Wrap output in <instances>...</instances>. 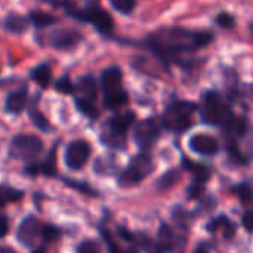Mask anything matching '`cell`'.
Instances as JSON below:
<instances>
[{
  "mask_svg": "<svg viewBox=\"0 0 253 253\" xmlns=\"http://www.w3.org/2000/svg\"><path fill=\"white\" fill-rule=\"evenodd\" d=\"M194 112H195V104L188 101H177L166 110L163 122L166 125V128L180 133L188 130L192 125Z\"/></svg>",
  "mask_w": 253,
  "mask_h": 253,
  "instance_id": "obj_1",
  "label": "cell"
},
{
  "mask_svg": "<svg viewBox=\"0 0 253 253\" xmlns=\"http://www.w3.org/2000/svg\"><path fill=\"white\" fill-rule=\"evenodd\" d=\"M201 118L211 125H228L232 121V113L216 92H207L203 101Z\"/></svg>",
  "mask_w": 253,
  "mask_h": 253,
  "instance_id": "obj_2",
  "label": "cell"
},
{
  "mask_svg": "<svg viewBox=\"0 0 253 253\" xmlns=\"http://www.w3.org/2000/svg\"><path fill=\"white\" fill-rule=\"evenodd\" d=\"M155 43L160 51L163 52H179L197 46L195 43V33H188L185 30H167L161 36L155 39Z\"/></svg>",
  "mask_w": 253,
  "mask_h": 253,
  "instance_id": "obj_3",
  "label": "cell"
},
{
  "mask_svg": "<svg viewBox=\"0 0 253 253\" xmlns=\"http://www.w3.org/2000/svg\"><path fill=\"white\" fill-rule=\"evenodd\" d=\"M154 170V163L148 155H137L121 174L119 183L122 186H133L140 183Z\"/></svg>",
  "mask_w": 253,
  "mask_h": 253,
  "instance_id": "obj_4",
  "label": "cell"
},
{
  "mask_svg": "<svg viewBox=\"0 0 253 253\" xmlns=\"http://www.w3.org/2000/svg\"><path fill=\"white\" fill-rule=\"evenodd\" d=\"M18 240L29 247H38L46 241V225H43L36 217H27L21 222L18 228Z\"/></svg>",
  "mask_w": 253,
  "mask_h": 253,
  "instance_id": "obj_5",
  "label": "cell"
},
{
  "mask_svg": "<svg viewBox=\"0 0 253 253\" xmlns=\"http://www.w3.org/2000/svg\"><path fill=\"white\" fill-rule=\"evenodd\" d=\"M76 89V103L81 112L89 116L97 115V109L94 107L95 98H97V84L92 78L86 76L82 78L78 84Z\"/></svg>",
  "mask_w": 253,
  "mask_h": 253,
  "instance_id": "obj_6",
  "label": "cell"
},
{
  "mask_svg": "<svg viewBox=\"0 0 253 253\" xmlns=\"http://www.w3.org/2000/svg\"><path fill=\"white\" fill-rule=\"evenodd\" d=\"M43 143L36 136L21 134L11 143V154L18 160H33L42 152Z\"/></svg>",
  "mask_w": 253,
  "mask_h": 253,
  "instance_id": "obj_7",
  "label": "cell"
},
{
  "mask_svg": "<svg viewBox=\"0 0 253 253\" xmlns=\"http://www.w3.org/2000/svg\"><path fill=\"white\" fill-rule=\"evenodd\" d=\"M134 142L142 149H149L160 137V125L155 119H146L140 121L134 126Z\"/></svg>",
  "mask_w": 253,
  "mask_h": 253,
  "instance_id": "obj_8",
  "label": "cell"
},
{
  "mask_svg": "<svg viewBox=\"0 0 253 253\" xmlns=\"http://www.w3.org/2000/svg\"><path fill=\"white\" fill-rule=\"evenodd\" d=\"M89 155H91L89 143L84 142V140H76V142L69 145L64 160H66V164H67L69 169L79 170L88 163Z\"/></svg>",
  "mask_w": 253,
  "mask_h": 253,
  "instance_id": "obj_9",
  "label": "cell"
},
{
  "mask_svg": "<svg viewBox=\"0 0 253 253\" xmlns=\"http://www.w3.org/2000/svg\"><path fill=\"white\" fill-rule=\"evenodd\" d=\"M69 12H70V15H73L79 20L91 21L101 33H109L113 27L112 18L104 11H101L98 8H88L85 11H78V9L72 8Z\"/></svg>",
  "mask_w": 253,
  "mask_h": 253,
  "instance_id": "obj_10",
  "label": "cell"
},
{
  "mask_svg": "<svg viewBox=\"0 0 253 253\" xmlns=\"http://www.w3.org/2000/svg\"><path fill=\"white\" fill-rule=\"evenodd\" d=\"M189 146L194 152L200 154V155H214L219 151V143L214 137L207 136V134H197L191 139Z\"/></svg>",
  "mask_w": 253,
  "mask_h": 253,
  "instance_id": "obj_11",
  "label": "cell"
},
{
  "mask_svg": "<svg viewBox=\"0 0 253 253\" xmlns=\"http://www.w3.org/2000/svg\"><path fill=\"white\" fill-rule=\"evenodd\" d=\"M134 122V115L126 112V113H119L113 116L109 122V136H116V137H124L125 133L130 130V126ZM124 140V139H122Z\"/></svg>",
  "mask_w": 253,
  "mask_h": 253,
  "instance_id": "obj_12",
  "label": "cell"
},
{
  "mask_svg": "<svg viewBox=\"0 0 253 253\" xmlns=\"http://www.w3.org/2000/svg\"><path fill=\"white\" fill-rule=\"evenodd\" d=\"M122 84V72L119 67H110L103 72L101 75V85L104 92L119 89Z\"/></svg>",
  "mask_w": 253,
  "mask_h": 253,
  "instance_id": "obj_13",
  "label": "cell"
},
{
  "mask_svg": "<svg viewBox=\"0 0 253 253\" xmlns=\"http://www.w3.org/2000/svg\"><path fill=\"white\" fill-rule=\"evenodd\" d=\"M81 41V36L75 32H57L51 38V43L58 49L73 48Z\"/></svg>",
  "mask_w": 253,
  "mask_h": 253,
  "instance_id": "obj_14",
  "label": "cell"
},
{
  "mask_svg": "<svg viewBox=\"0 0 253 253\" xmlns=\"http://www.w3.org/2000/svg\"><path fill=\"white\" fill-rule=\"evenodd\" d=\"M207 229L210 232H217L220 231L222 235L226 238V240H231L234 235H235V225H232V222L225 217V216H220L214 220H211L209 225H207Z\"/></svg>",
  "mask_w": 253,
  "mask_h": 253,
  "instance_id": "obj_15",
  "label": "cell"
},
{
  "mask_svg": "<svg viewBox=\"0 0 253 253\" xmlns=\"http://www.w3.org/2000/svg\"><path fill=\"white\" fill-rule=\"evenodd\" d=\"M26 103H27V91L20 89V91L9 94L6 100V109L11 113H21L26 107Z\"/></svg>",
  "mask_w": 253,
  "mask_h": 253,
  "instance_id": "obj_16",
  "label": "cell"
},
{
  "mask_svg": "<svg viewBox=\"0 0 253 253\" xmlns=\"http://www.w3.org/2000/svg\"><path fill=\"white\" fill-rule=\"evenodd\" d=\"M106 97H104V106L109 107V109H119L122 106L126 104L128 101V95L126 92L119 88V89H115V91H109V92H104Z\"/></svg>",
  "mask_w": 253,
  "mask_h": 253,
  "instance_id": "obj_17",
  "label": "cell"
},
{
  "mask_svg": "<svg viewBox=\"0 0 253 253\" xmlns=\"http://www.w3.org/2000/svg\"><path fill=\"white\" fill-rule=\"evenodd\" d=\"M32 78L43 88H46L51 82V78H52V73H51V67L46 66V64H41L38 66L36 69H33L32 72Z\"/></svg>",
  "mask_w": 253,
  "mask_h": 253,
  "instance_id": "obj_18",
  "label": "cell"
},
{
  "mask_svg": "<svg viewBox=\"0 0 253 253\" xmlns=\"http://www.w3.org/2000/svg\"><path fill=\"white\" fill-rule=\"evenodd\" d=\"M185 167L189 170V171H192V174H194V177H195V180L198 182V183H204L206 180H209V177H210V171H209V169L207 167H204V166H201V164H195V163H191V161H185Z\"/></svg>",
  "mask_w": 253,
  "mask_h": 253,
  "instance_id": "obj_19",
  "label": "cell"
},
{
  "mask_svg": "<svg viewBox=\"0 0 253 253\" xmlns=\"http://www.w3.org/2000/svg\"><path fill=\"white\" fill-rule=\"evenodd\" d=\"M21 198H23V192L0 185V207H3L9 203H14V201H18Z\"/></svg>",
  "mask_w": 253,
  "mask_h": 253,
  "instance_id": "obj_20",
  "label": "cell"
},
{
  "mask_svg": "<svg viewBox=\"0 0 253 253\" xmlns=\"http://www.w3.org/2000/svg\"><path fill=\"white\" fill-rule=\"evenodd\" d=\"M5 27L9 32H15V33H21L27 29V20L20 17V15H11L6 18L5 21Z\"/></svg>",
  "mask_w": 253,
  "mask_h": 253,
  "instance_id": "obj_21",
  "label": "cell"
},
{
  "mask_svg": "<svg viewBox=\"0 0 253 253\" xmlns=\"http://www.w3.org/2000/svg\"><path fill=\"white\" fill-rule=\"evenodd\" d=\"M232 191L235 192V195L240 198V201H241L244 206H249V204L253 203V191H252V188H250L249 185L241 183V185L235 186Z\"/></svg>",
  "mask_w": 253,
  "mask_h": 253,
  "instance_id": "obj_22",
  "label": "cell"
},
{
  "mask_svg": "<svg viewBox=\"0 0 253 253\" xmlns=\"http://www.w3.org/2000/svg\"><path fill=\"white\" fill-rule=\"evenodd\" d=\"M110 3L121 14H130L136 6V0H110Z\"/></svg>",
  "mask_w": 253,
  "mask_h": 253,
  "instance_id": "obj_23",
  "label": "cell"
},
{
  "mask_svg": "<svg viewBox=\"0 0 253 253\" xmlns=\"http://www.w3.org/2000/svg\"><path fill=\"white\" fill-rule=\"evenodd\" d=\"M76 253H101L100 244L94 240H85L78 246Z\"/></svg>",
  "mask_w": 253,
  "mask_h": 253,
  "instance_id": "obj_24",
  "label": "cell"
},
{
  "mask_svg": "<svg viewBox=\"0 0 253 253\" xmlns=\"http://www.w3.org/2000/svg\"><path fill=\"white\" fill-rule=\"evenodd\" d=\"M30 20H32L38 27H46V26H49V24H52V23L55 21L54 17H51V15H48V14H43V12H33L32 17H30Z\"/></svg>",
  "mask_w": 253,
  "mask_h": 253,
  "instance_id": "obj_25",
  "label": "cell"
},
{
  "mask_svg": "<svg viewBox=\"0 0 253 253\" xmlns=\"http://www.w3.org/2000/svg\"><path fill=\"white\" fill-rule=\"evenodd\" d=\"M55 88H57V91H61L64 94H70V92L75 91V86H73V84H72V81L69 78H63V79L57 81Z\"/></svg>",
  "mask_w": 253,
  "mask_h": 253,
  "instance_id": "obj_26",
  "label": "cell"
},
{
  "mask_svg": "<svg viewBox=\"0 0 253 253\" xmlns=\"http://www.w3.org/2000/svg\"><path fill=\"white\" fill-rule=\"evenodd\" d=\"M216 21H217V24H219L220 27H223V29H231V27L234 26V23H235V20H234L231 15H228V14H220V15L216 18Z\"/></svg>",
  "mask_w": 253,
  "mask_h": 253,
  "instance_id": "obj_27",
  "label": "cell"
},
{
  "mask_svg": "<svg viewBox=\"0 0 253 253\" xmlns=\"http://www.w3.org/2000/svg\"><path fill=\"white\" fill-rule=\"evenodd\" d=\"M241 222H243V226L249 232H252L253 231V211H246L244 216H243V219H241Z\"/></svg>",
  "mask_w": 253,
  "mask_h": 253,
  "instance_id": "obj_28",
  "label": "cell"
},
{
  "mask_svg": "<svg viewBox=\"0 0 253 253\" xmlns=\"http://www.w3.org/2000/svg\"><path fill=\"white\" fill-rule=\"evenodd\" d=\"M203 192V186H201V183H195V185H192L191 186V189H189V197L191 198H197V197H200V194Z\"/></svg>",
  "mask_w": 253,
  "mask_h": 253,
  "instance_id": "obj_29",
  "label": "cell"
},
{
  "mask_svg": "<svg viewBox=\"0 0 253 253\" xmlns=\"http://www.w3.org/2000/svg\"><path fill=\"white\" fill-rule=\"evenodd\" d=\"M6 232H8V219L3 214H0V237H5Z\"/></svg>",
  "mask_w": 253,
  "mask_h": 253,
  "instance_id": "obj_30",
  "label": "cell"
},
{
  "mask_svg": "<svg viewBox=\"0 0 253 253\" xmlns=\"http://www.w3.org/2000/svg\"><path fill=\"white\" fill-rule=\"evenodd\" d=\"M195 253H207V249L201 246V247H198V249L195 250Z\"/></svg>",
  "mask_w": 253,
  "mask_h": 253,
  "instance_id": "obj_31",
  "label": "cell"
},
{
  "mask_svg": "<svg viewBox=\"0 0 253 253\" xmlns=\"http://www.w3.org/2000/svg\"><path fill=\"white\" fill-rule=\"evenodd\" d=\"M6 253H14V252H6Z\"/></svg>",
  "mask_w": 253,
  "mask_h": 253,
  "instance_id": "obj_32",
  "label": "cell"
}]
</instances>
